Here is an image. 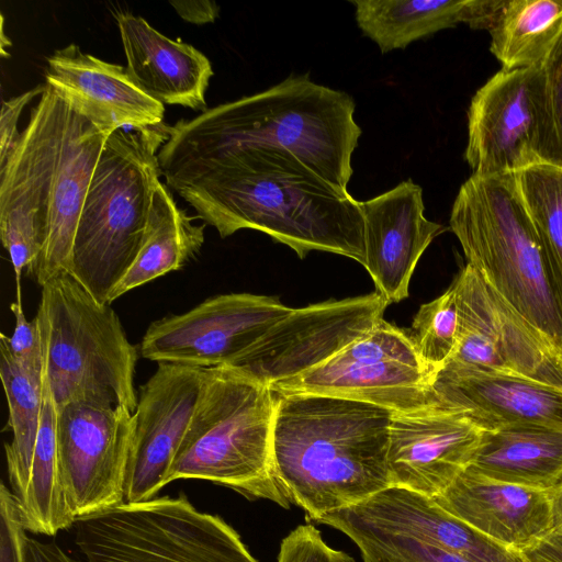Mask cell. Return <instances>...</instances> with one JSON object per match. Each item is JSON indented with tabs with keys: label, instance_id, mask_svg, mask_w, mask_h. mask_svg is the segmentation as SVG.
I'll return each mask as SVG.
<instances>
[{
	"label": "cell",
	"instance_id": "cell-1",
	"mask_svg": "<svg viewBox=\"0 0 562 562\" xmlns=\"http://www.w3.org/2000/svg\"><path fill=\"white\" fill-rule=\"evenodd\" d=\"M355 108L346 92L301 75L181 119L167 125L158 151L166 186L194 179L241 154L274 151L297 157L322 179L348 191L351 156L361 135Z\"/></svg>",
	"mask_w": 562,
	"mask_h": 562
},
{
	"label": "cell",
	"instance_id": "cell-2",
	"mask_svg": "<svg viewBox=\"0 0 562 562\" xmlns=\"http://www.w3.org/2000/svg\"><path fill=\"white\" fill-rule=\"evenodd\" d=\"M168 188L222 238L256 229L289 246L301 259L321 250L364 263L360 201L291 154H241Z\"/></svg>",
	"mask_w": 562,
	"mask_h": 562
},
{
	"label": "cell",
	"instance_id": "cell-3",
	"mask_svg": "<svg viewBox=\"0 0 562 562\" xmlns=\"http://www.w3.org/2000/svg\"><path fill=\"white\" fill-rule=\"evenodd\" d=\"M273 394L274 474L307 520L317 522L391 486L393 411L345 397Z\"/></svg>",
	"mask_w": 562,
	"mask_h": 562
},
{
	"label": "cell",
	"instance_id": "cell-4",
	"mask_svg": "<svg viewBox=\"0 0 562 562\" xmlns=\"http://www.w3.org/2000/svg\"><path fill=\"white\" fill-rule=\"evenodd\" d=\"M450 228L468 263L562 348V291L527 212L516 173L472 175L457 194Z\"/></svg>",
	"mask_w": 562,
	"mask_h": 562
},
{
	"label": "cell",
	"instance_id": "cell-5",
	"mask_svg": "<svg viewBox=\"0 0 562 562\" xmlns=\"http://www.w3.org/2000/svg\"><path fill=\"white\" fill-rule=\"evenodd\" d=\"M167 125L120 128L106 139L78 221L68 274L97 301L110 295L134 263L144 239L158 151Z\"/></svg>",
	"mask_w": 562,
	"mask_h": 562
},
{
	"label": "cell",
	"instance_id": "cell-6",
	"mask_svg": "<svg viewBox=\"0 0 562 562\" xmlns=\"http://www.w3.org/2000/svg\"><path fill=\"white\" fill-rule=\"evenodd\" d=\"M276 397L270 387L234 367L204 369L201 392L169 472V483L204 480L249 499L290 502L273 469Z\"/></svg>",
	"mask_w": 562,
	"mask_h": 562
},
{
	"label": "cell",
	"instance_id": "cell-7",
	"mask_svg": "<svg viewBox=\"0 0 562 562\" xmlns=\"http://www.w3.org/2000/svg\"><path fill=\"white\" fill-rule=\"evenodd\" d=\"M36 316L57 411L81 403L135 412L138 352L110 304L100 303L63 273L42 286Z\"/></svg>",
	"mask_w": 562,
	"mask_h": 562
},
{
	"label": "cell",
	"instance_id": "cell-8",
	"mask_svg": "<svg viewBox=\"0 0 562 562\" xmlns=\"http://www.w3.org/2000/svg\"><path fill=\"white\" fill-rule=\"evenodd\" d=\"M74 527L86 562H258L233 527L183 494L122 503Z\"/></svg>",
	"mask_w": 562,
	"mask_h": 562
},
{
	"label": "cell",
	"instance_id": "cell-9",
	"mask_svg": "<svg viewBox=\"0 0 562 562\" xmlns=\"http://www.w3.org/2000/svg\"><path fill=\"white\" fill-rule=\"evenodd\" d=\"M459 341L447 367L504 374L562 387V350L469 263L451 284Z\"/></svg>",
	"mask_w": 562,
	"mask_h": 562
},
{
	"label": "cell",
	"instance_id": "cell-10",
	"mask_svg": "<svg viewBox=\"0 0 562 562\" xmlns=\"http://www.w3.org/2000/svg\"><path fill=\"white\" fill-rule=\"evenodd\" d=\"M432 378L412 336L382 319L322 364L270 390L351 398L407 413L436 404Z\"/></svg>",
	"mask_w": 562,
	"mask_h": 562
},
{
	"label": "cell",
	"instance_id": "cell-11",
	"mask_svg": "<svg viewBox=\"0 0 562 562\" xmlns=\"http://www.w3.org/2000/svg\"><path fill=\"white\" fill-rule=\"evenodd\" d=\"M464 158L472 175L516 173L551 162V127L542 66L503 69L473 95Z\"/></svg>",
	"mask_w": 562,
	"mask_h": 562
},
{
	"label": "cell",
	"instance_id": "cell-12",
	"mask_svg": "<svg viewBox=\"0 0 562 562\" xmlns=\"http://www.w3.org/2000/svg\"><path fill=\"white\" fill-rule=\"evenodd\" d=\"M292 310L274 296L216 295L188 312L153 322L143 336L140 356L202 369L235 367Z\"/></svg>",
	"mask_w": 562,
	"mask_h": 562
},
{
	"label": "cell",
	"instance_id": "cell-13",
	"mask_svg": "<svg viewBox=\"0 0 562 562\" xmlns=\"http://www.w3.org/2000/svg\"><path fill=\"white\" fill-rule=\"evenodd\" d=\"M133 414L81 403L57 411L59 490L74 522L124 502Z\"/></svg>",
	"mask_w": 562,
	"mask_h": 562
},
{
	"label": "cell",
	"instance_id": "cell-14",
	"mask_svg": "<svg viewBox=\"0 0 562 562\" xmlns=\"http://www.w3.org/2000/svg\"><path fill=\"white\" fill-rule=\"evenodd\" d=\"M30 120L0 167V236L10 255L21 299V277L36 262L46 238L63 98L47 83Z\"/></svg>",
	"mask_w": 562,
	"mask_h": 562
},
{
	"label": "cell",
	"instance_id": "cell-15",
	"mask_svg": "<svg viewBox=\"0 0 562 562\" xmlns=\"http://www.w3.org/2000/svg\"><path fill=\"white\" fill-rule=\"evenodd\" d=\"M387 305L373 292L293 308L234 368L270 387L322 364L369 333Z\"/></svg>",
	"mask_w": 562,
	"mask_h": 562
},
{
	"label": "cell",
	"instance_id": "cell-16",
	"mask_svg": "<svg viewBox=\"0 0 562 562\" xmlns=\"http://www.w3.org/2000/svg\"><path fill=\"white\" fill-rule=\"evenodd\" d=\"M204 369L158 363L139 387L126 471L124 502L156 497L169 484V472L201 392Z\"/></svg>",
	"mask_w": 562,
	"mask_h": 562
},
{
	"label": "cell",
	"instance_id": "cell-17",
	"mask_svg": "<svg viewBox=\"0 0 562 562\" xmlns=\"http://www.w3.org/2000/svg\"><path fill=\"white\" fill-rule=\"evenodd\" d=\"M484 431L465 413L439 404L394 412L387 449L391 486L439 496L469 467Z\"/></svg>",
	"mask_w": 562,
	"mask_h": 562
},
{
	"label": "cell",
	"instance_id": "cell-18",
	"mask_svg": "<svg viewBox=\"0 0 562 562\" xmlns=\"http://www.w3.org/2000/svg\"><path fill=\"white\" fill-rule=\"evenodd\" d=\"M63 100L46 238L36 262L29 270L41 286L68 273L86 195L104 144L114 132L94 124Z\"/></svg>",
	"mask_w": 562,
	"mask_h": 562
},
{
	"label": "cell",
	"instance_id": "cell-19",
	"mask_svg": "<svg viewBox=\"0 0 562 562\" xmlns=\"http://www.w3.org/2000/svg\"><path fill=\"white\" fill-rule=\"evenodd\" d=\"M364 218L363 267L375 292L387 304L408 296L411 278L420 256L445 227L424 215L422 188L412 179L367 201H360Z\"/></svg>",
	"mask_w": 562,
	"mask_h": 562
},
{
	"label": "cell",
	"instance_id": "cell-20",
	"mask_svg": "<svg viewBox=\"0 0 562 562\" xmlns=\"http://www.w3.org/2000/svg\"><path fill=\"white\" fill-rule=\"evenodd\" d=\"M45 83L104 128H143L164 120V104L137 87L125 67L83 53L76 44L47 57Z\"/></svg>",
	"mask_w": 562,
	"mask_h": 562
},
{
	"label": "cell",
	"instance_id": "cell-21",
	"mask_svg": "<svg viewBox=\"0 0 562 562\" xmlns=\"http://www.w3.org/2000/svg\"><path fill=\"white\" fill-rule=\"evenodd\" d=\"M432 499L479 532L515 551L526 550L553 530L551 491L496 481L469 469Z\"/></svg>",
	"mask_w": 562,
	"mask_h": 562
},
{
	"label": "cell",
	"instance_id": "cell-22",
	"mask_svg": "<svg viewBox=\"0 0 562 562\" xmlns=\"http://www.w3.org/2000/svg\"><path fill=\"white\" fill-rule=\"evenodd\" d=\"M327 515L408 536L470 562H529L521 552L487 538L432 498L402 487L390 486L358 505Z\"/></svg>",
	"mask_w": 562,
	"mask_h": 562
},
{
	"label": "cell",
	"instance_id": "cell-23",
	"mask_svg": "<svg viewBox=\"0 0 562 562\" xmlns=\"http://www.w3.org/2000/svg\"><path fill=\"white\" fill-rule=\"evenodd\" d=\"M436 404L465 413L484 429L507 425L562 427V387L445 366L432 378Z\"/></svg>",
	"mask_w": 562,
	"mask_h": 562
},
{
	"label": "cell",
	"instance_id": "cell-24",
	"mask_svg": "<svg viewBox=\"0 0 562 562\" xmlns=\"http://www.w3.org/2000/svg\"><path fill=\"white\" fill-rule=\"evenodd\" d=\"M126 71L145 93L162 104L205 111V91L213 76L210 59L193 45L171 40L144 18L116 12Z\"/></svg>",
	"mask_w": 562,
	"mask_h": 562
},
{
	"label": "cell",
	"instance_id": "cell-25",
	"mask_svg": "<svg viewBox=\"0 0 562 562\" xmlns=\"http://www.w3.org/2000/svg\"><path fill=\"white\" fill-rule=\"evenodd\" d=\"M467 469L496 481L551 491L562 483V427L527 424L485 429Z\"/></svg>",
	"mask_w": 562,
	"mask_h": 562
},
{
	"label": "cell",
	"instance_id": "cell-26",
	"mask_svg": "<svg viewBox=\"0 0 562 562\" xmlns=\"http://www.w3.org/2000/svg\"><path fill=\"white\" fill-rule=\"evenodd\" d=\"M204 227L193 223V217L178 206L168 187L160 181L153 192L140 250L110 295L109 304L195 258L204 244Z\"/></svg>",
	"mask_w": 562,
	"mask_h": 562
},
{
	"label": "cell",
	"instance_id": "cell-27",
	"mask_svg": "<svg viewBox=\"0 0 562 562\" xmlns=\"http://www.w3.org/2000/svg\"><path fill=\"white\" fill-rule=\"evenodd\" d=\"M0 378L9 407L12 440L4 445L10 490L20 504L30 483L34 447L40 429L45 392L42 355L29 360L14 358L0 345Z\"/></svg>",
	"mask_w": 562,
	"mask_h": 562
},
{
	"label": "cell",
	"instance_id": "cell-28",
	"mask_svg": "<svg viewBox=\"0 0 562 562\" xmlns=\"http://www.w3.org/2000/svg\"><path fill=\"white\" fill-rule=\"evenodd\" d=\"M363 35L384 54L438 31L467 23L470 0H355Z\"/></svg>",
	"mask_w": 562,
	"mask_h": 562
},
{
	"label": "cell",
	"instance_id": "cell-29",
	"mask_svg": "<svg viewBox=\"0 0 562 562\" xmlns=\"http://www.w3.org/2000/svg\"><path fill=\"white\" fill-rule=\"evenodd\" d=\"M488 32L503 69L540 66L562 35V0H504Z\"/></svg>",
	"mask_w": 562,
	"mask_h": 562
},
{
	"label": "cell",
	"instance_id": "cell-30",
	"mask_svg": "<svg viewBox=\"0 0 562 562\" xmlns=\"http://www.w3.org/2000/svg\"><path fill=\"white\" fill-rule=\"evenodd\" d=\"M517 184L562 291V166L541 161L516 172Z\"/></svg>",
	"mask_w": 562,
	"mask_h": 562
},
{
	"label": "cell",
	"instance_id": "cell-31",
	"mask_svg": "<svg viewBox=\"0 0 562 562\" xmlns=\"http://www.w3.org/2000/svg\"><path fill=\"white\" fill-rule=\"evenodd\" d=\"M323 524L340 530L360 550L363 562H470L418 539L383 531L331 515Z\"/></svg>",
	"mask_w": 562,
	"mask_h": 562
},
{
	"label": "cell",
	"instance_id": "cell-32",
	"mask_svg": "<svg viewBox=\"0 0 562 562\" xmlns=\"http://www.w3.org/2000/svg\"><path fill=\"white\" fill-rule=\"evenodd\" d=\"M412 328L417 351L435 375L451 359L459 341V312L451 285L437 299L420 305Z\"/></svg>",
	"mask_w": 562,
	"mask_h": 562
},
{
	"label": "cell",
	"instance_id": "cell-33",
	"mask_svg": "<svg viewBox=\"0 0 562 562\" xmlns=\"http://www.w3.org/2000/svg\"><path fill=\"white\" fill-rule=\"evenodd\" d=\"M346 554L330 548L312 525H300L281 542L278 562H344Z\"/></svg>",
	"mask_w": 562,
	"mask_h": 562
},
{
	"label": "cell",
	"instance_id": "cell-34",
	"mask_svg": "<svg viewBox=\"0 0 562 562\" xmlns=\"http://www.w3.org/2000/svg\"><path fill=\"white\" fill-rule=\"evenodd\" d=\"M551 127V162L562 166V35L541 64Z\"/></svg>",
	"mask_w": 562,
	"mask_h": 562
},
{
	"label": "cell",
	"instance_id": "cell-35",
	"mask_svg": "<svg viewBox=\"0 0 562 562\" xmlns=\"http://www.w3.org/2000/svg\"><path fill=\"white\" fill-rule=\"evenodd\" d=\"M26 529L11 490L0 487V562H26Z\"/></svg>",
	"mask_w": 562,
	"mask_h": 562
},
{
	"label": "cell",
	"instance_id": "cell-36",
	"mask_svg": "<svg viewBox=\"0 0 562 562\" xmlns=\"http://www.w3.org/2000/svg\"><path fill=\"white\" fill-rule=\"evenodd\" d=\"M15 318L13 334L9 337L0 334V345L5 347L10 353L21 360H29L42 355L43 338L37 316L31 322L26 319L22 300H16L10 305Z\"/></svg>",
	"mask_w": 562,
	"mask_h": 562
},
{
	"label": "cell",
	"instance_id": "cell-37",
	"mask_svg": "<svg viewBox=\"0 0 562 562\" xmlns=\"http://www.w3.org/2000/svg\"><path fill=\"white\" fill-rule=\"evenodd\" d=\"M45 82L16 97L2 102L0 114V167L4 165L12 153L21 132L18 130L19 119L24 108L45 90Z\"/></svg>",
	"mask_w": 562,
	"mask_h": 562
},
{
	"label": "cell",
	"instance_id": "cell-38",
	"mask_svg": "<svg viewBox=\"0 0 562 562\" xmlns=\"http://www.w3.org/2000/svg\"><path fill=\"white\" fill-rule=\"evenodd\" d=\"M179 16L196 25L214 22L220 14V7L210 0H176L170 1Z\"/></svg>",
	"mask_w": 562,
	"mask_h": 562
},
{
	"label": "cell",
	"instance_id": "cell-39",
	"mask_svg": "<svg viewBox=\"0 0 562 562\" xmlns=\"http://www.w3.org/2000/svg\"><path fill=\"white\" fill-rule=\"evenodd\" d=\"M521 553L529 562H562V532L552 530Z\"/></svg>",
	"mask_w": 562,
	"mask_h": 562
},
{
	"label": "cell",
	"instance_id": "cell-40",
	"mask_svg": "<svg viewBox=\"0 0 562 562\" xmlns=\"http://www.w3.org/2000/svg\"><path fill=\"white\" fill-rule=\"evenodd\" d=\"M26 562H82L72 558L54 542H43L32 537L26 539Z\"/></svg>",
	"mask_w": 562,
	"mask_h": 562
},
{
	"label": "cell",
	"instance_id": "cell-41",
	"mask_svg": "<svg viewBox=\"0 0 562 562\" xmlns=\"http://www.w3.org/2000/svg\"><path fill=\"white\" fill-rule=\"evenodd\" d=\"M553 530L562 532V483L551 490Z\"/></svg>",
	"mask_w": 562,
	"mask_h": 562
},
{
	"label": "cell",
	"instance_id": "cell-42",
	"mask_svg": "<svg viewBox=\"0 0 562 562\" xmlns=\"http://www.w3.org/2000/svg\"><path fill=\"white\" fill-rule=\"evenodd\" d=\"M1 35H0V52H1V56L3 57H8L9 55L7 54V50H5V47H10L12 45L10 38H8L4 34V30H3V15H1Z\"/></svg>",
	"mask_w": 562,
	"mask_h": 562
},
{
	"label": "cell",
	"instance_id": "cell-43",
	"mask_svg": "<svg viewBox=\"0 0 562 562\" xmlns=\"http://www.w3.org/2000/svg\"><path fill=\"white\" fill-rule=\"evenodd\" d=\"M344 562H355L350 557L346 555Z\"/></svg>",
	"mask_w": 562,
	"mask_h": 562
},
{
	"label": "cell",
	"instance_id": "cell-44",
	"mask_svg": "<svg viewBox=\"0 0 562 562\" xmlns=\"http://www.w3.org/2000/svg\"><path fill=\"white\" fill-rule=\"evenodd\" d=\"M562 349V348H561Z\"/></svg>",
	"mask_w": 562,
	"mask_h": 562
}]
</instances>
